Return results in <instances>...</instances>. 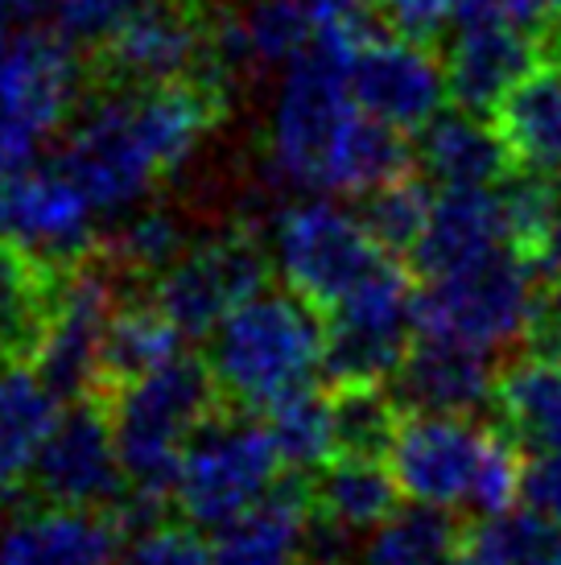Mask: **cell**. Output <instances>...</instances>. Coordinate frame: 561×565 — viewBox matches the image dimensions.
<instances>
[{"mask_svg": "<svg viewBox=\"0 0 561 565\" xmlns=\"http://www.w3.org/2000/svg\"><path fill=\"white\" fill-rule=\"evenodd\" d=\"M413 153L421 173L437 186H499L516 170V158L491 116L454 108L437 111L417 132Z\"/></svg>", "mask_w": 561, "mask_h": 565, "instance_id": "7402d4cb", "label": "cell"}, {"mask_svg": "<svg viewBox=\"0 0 561 565\" xmlns=\"http://www.w3.org/2000/svg\"><path fill=\"white\" fill-rule=\"evenodd\" d=\"M351 99L359 111H368L401 132H421L434 120L446 99V71L430 42L405 38V33H363L351 50L347 66Z\"/></svg>", "mask_w": 561, "mask_h": 565, "instance_id": "2e32d148", "label": "cell"}, {"mask_svg": "<svg viewBox=\"0 0 561 565\" xmlns=\"http://www.w3.org/2000/svg\"><path fill=\"white\" fill-rule=\"evenodd\" d=\"M401 495L405 491L396 475L380 458L335 455L310 475V516L339 529L343 536L380 529L401 508Z\"/></svg>", "mask_w": 561, "mask_h": 565, "instance_id": "603a6c76", "label": "cell"}, {"mask_svg": "<svg viewBox=\"0 0 561 565\" xmlns=\"http://www.w3.org/2000/svg\"><path fill=\"white\" fill-rule=\"evenodd\" d=\"M273 252L252 232H223L187 248L154 285L149 298L187 339H207L240 301L273 285Z\"/></svg>", "mask_w": 561, "mask_h": 565, "instance_id": "7c38bea8", "label": "cell"}, {"mask_svg": "<svg viewBox=\"0 0 561 565\" xmlns=\"http://www.w3.org/2000/svg\"><path fill=\"white\" fill-rule=\"evenodd\" d=\"M99 252L125 285H154L187 252V236L170 211L149 206L116 223V232L99 239Z\"/></svg>", "mask_w": 561, "mask_h": 565, "instance_id": "1f68e13d", "label": "cell"}, {"mask_svg": "<svg viewBox=\"0 0 561 565\" xmlns=\"http://www.w3.org/2000/svg\"><path fill=\"white\" fill-rule=\"evenodd\" d=\"M491 120L504 132L516 166L561 173V66H537L508 92Z\"/></svg>", "mask_w": 561, "mask_h": 565, "instance_id": "484cf974", "label": "cell"}, {"mask_svg": "<svg viewBox=\"0 0 561 565\" xmlns=\"http://www.w3.org/2000/svg\"><path fill=\"white\" fill-rule=\"evenodd\" d=\"M327 318L301 294L261 289L240 301L232 315L211 330L207 363L223 401L235 408L261 413L268 401L289 393L297 384H310L322 367Z\"/></svg>", "mask_w": 561, "mask_h": 565, "instance_id": "7a4b0ae2", "label": "cell"}, {"mask_svg": "<svg viewBox=\"0 0 561 565\" xmlns=\"http://www.w3.org/2000/svg\"><path fill=\"white\" fill-rule=\"evenodd\" d=\"M496 388L499 372L491 351L446 334H417L392 376V396L405 413L475 417L496 401Z\"/></svg>", "mask_w": 561, "mask_h": 565, "instance_id": "ac0fdd59", "label": "cell"}, {"mask_svg": "<svg viewBox=\"0 0 561 565\" xmlns=\"http://www.w3.org/2000/svg\"><path fill=\"white\" fill-rule=\"evenodd\" d=\"M232 83L215 66V4L211 0H157L125 30L95 46L92 83L161 87V83Z\"/></svg>", "mask_w": 561, "mask_h": 565, "instance_id": "ba28073f", "label": "cell"}, {"mask_svg": "<svg viewBox=\"0 0 561 565\" xmlns=\"http://www.w3.org/2000/svg\"><path fill=\"white\" fill-rule=\"evenodd\" d=\"M327 318L322 376L339 384H389L417 339V289L405 265L389 260L363 285L339 298Z\"/></svg>", "mask_w": 561, "mask_h": 565, "instance_id": "52a82bcc", "label": "cell"}, {"mask_svg": "<svg viewBox=\"0 0 561 565\" xmlns=\"http://www.w3.org/2000/svg\"><path fill=\"white\" fill-rule=\"evenodd\" d=\"M182 330L173 327V318L157 306L154 298L145 301H120L104 330V347H99V380H95V396H112L137 384L157 367L182 355Z\"/></svg>", "mask_w": 561, "mask_h": 565, "instance_id": "cb8c5ba5", "label": "cell"}, {"mask_svg": "<svg viewBox=\"0 0 561 565\" xmlns=\"http://www.w3.org/2000/svg\"><path fill=\"white\" fill-rule=\"evenodd\" d=\"M265 425L285 471L314 475L335 458V408H330V393H322L314 380L268 401Z\"/></svg>", "mask_w": 561, "mask_h": 565, "instance_id": "f546056e", "label": "cell"}, {"mask_svg": "<svg viewBox=\"0 0 561 565\" xmlns=\"http://www.w3.org/2000/svg\"><path fill=\"white\" fill-rule=\"evenodd\" d=\"M463 550L484 565H561V524L529 508L499 512L467 529Z\"/></svg>", "mask_w": 561, "mask_h": 565, "instance_id": "d6a6232c", "label": "cell"}, {"mask_svg": "<svg viewBox=\"0 0 561 565\" xmlns=\"http://www.w3.org/2000/svg\"><path fill=\"white\" fill-rule=\"evenodd\" d=\"M496 408L512 438L529 450H561V363L525 360L499 372Z\"/></svg>", "mask_w": 561, "mask_h": 565, "instance_id": "83f0119b", "label": "cell"}, {"mask_svg": "<svg viewBox=\"0 0 561 565\" xmlns=\"http://www.w3.org/2000/svg\"><path fill=\"white\" fill-rule=\"evenodd\" d=\"M0 244L50 268H71L99 248L95 206L63 166L0 178Z\"/></svg>", "mask_w": 561, "mask_h": 565, "instance_id": "5bb4252c", "label": "cell"}, {"mask_svg": "<svg viewBox=\"0 0 561 565\" xmlns=\"http://www.w3.org/2000/svg\"><path fill=\"white\" fill-rule=\"evenodd\" d=\"M301 565H335V562H301Z\"/></svg>", "mask_w": 561, "mask_h": 565, "instance_id": "f6af8a7d", "label": "cell"}, {"mask_svg": "<svg viewBox=\"0 0 561 565\" xmlns=\"http://www.w3.org/2000/svg\"><path fill=\"white\" fill-rule=\"evenodd\" d=\"M546 63L541 58V33L512 25V21H487V17H458L442 54L446 95L458 108L496 116L516 83H525Z\"/></svg>", "mask_w": 561, "mask_h": 565, "instance_id": "e0dca14e", "label": "cell"}, {"mask_svg": "<svg viewBox=\"0 0 561 565\" xmlns=\"http://www.w3.org/2000/svg\"><path fill=\"white\" fill-rule=\"evenodd\" d=\"M413 145L409 132L375 120L368 111H356L351 125L343 128V137L335 145V158L327 170V190L339 194H372L384 182H396L413 173Z\"/></svg>", "mask_w": 561, "mask_h": 565, "instance_id": "4316f807", "label": "cell"}, {"mask_svg": "<svg viewBox=\"0 0 561 565\" xmlns=\"http://www.w3.org/2000/svg\"><path fill=\"white\" fill-rule=\"evenodd\" d=\"M157 0H50L54 25L78 42V46H99L116 30H125L137 13H145Z\"/></svg>", "mask_w": 561, "mask_h": 565, "instance_id": "d590c367", "label": "cell"}, {"mask_svg": "<svg viewBox=\"0 0 561 565\" xmlns=\"http://www.w3.org/2000/svg\"><path fill=\"white\" fill-rule=\"evenodd\" d=\"M310 529V475L285 471L248 512L219 524L211 565H301Z\"/></svg>", "mask_w": 561, "mask_h": 565, "instance_id": "d6986e66", "label": "cell"}, {"mask_svg": "<svg viewBox=\"0 0 561 565\" xmlns=\"http://www.w3.org/2000/svg\"><path fill=\"white\" fill-rule=\"evenodd\" d=\"M458 565H484V562H475V557H470V553L463 550V557H458Z\"/></svg>", "mask_w": 561, "mask_h": 565, "instance_id": "ee69618b", "label": "cell"}, {"mask_svg": "<svg viewBox=\"0 0 561 565\" xmlns=\"http://www.w3.org/2000/svg\"><path fill=\"white\" fill-rule=\"evenodd\" d=\"M104 401L128 483L161 495H173L190 438L227 405L211 376V363L194 355H178Z\"/></svg>", "mask_w": 561, "mask_h": 565, "instance_id": "277c9868", "label": "cell"}, {"mask_svg": "<svg viewBox=\"0 0 561 565\" xmlns=\"http://www.w3.org/2000/svg\"><path fill=\"white\" fill-rule=\"evenodd\" d=\"M520 343H525V355L561 363V277L558 281L541 277V285L532 289Z\"/></svg>", "mask_w": 561, "mask_h": 565, "instance_id": "8d00e7d4", "label": "cell"}, {"mask_svg": "<svg viewBox=\"0 0 561 565\" xmlns=\"http://www.w3.org/2000/svg\"><path fill=\"white\" fill-rule=\"evenodd\" d=\"M4 17H17V4H13V0H0V21H4Z\"/></svg>", "mask_w": 561, "mask_h": 565, "instance_id": "7bdbcfd3", "label": "cell"}, {"mask_svg": "<svg viewBox=\"0 0 561 565\" xmlns=\"http://www.w3.org/2000/svg\"><path fill=\"white\" fill-rule=\"evenodd\" d=\"M363 33H372V25L318 21L310 46L294 63H285V79L268 125V161L294 186L327 190L335 145L359 111L351 99L347 66Z\"/></svg>", "mask_w": 561, "mask_h": 565, "instance_id": "3957f363", "label": "cell"}, {"mask_svg": "<svg viewBox=\"0 0 561 565\" xmlns=\"http://www.w3.org/2000/svg\"><path fill=\"white\" fill-rule=\"evenodd\" d=\"M467 529L451 516V508L409 503L372 529V541L363 545V565H458Z\"/></svg>", "mask_w": 561, "mask_h": 565, "instance_id": "f1b7e54d", "label": "cell"}, {"mask_svg": "<svg viewBox=\"0 0 561 565\" xmlns=\"http://www.w3.org/2000/svg\"><path fill=\"white\" fill-rule=\"evenodd\" d=\"M285 475L273 434L252 408L223 405L211 422L190 438L178 479L173 508L194 529H219L261 503Z\"/></svg>", "mask_w": 561, "mask_h": 565, "instance_id": "8992f818", "label": "cell"}, {"mask_svg": "<svg viewBox=\"0 0 561 565\" xmlns=\"http://www.w3.org/2000/svg\"><path fill=\"white\" fill-rule=\"evenodd\" d=\"M227 116V92L215 83L116 87L92 83L66 120L59 153L95 211H128L157 178L182 170Z\"/></svg>", "mask_w": 561, "mask_h": 565, "instance_id": "6da1fadb", "label": "cell"}, {"mask_svg": "<svg viewBox=\"0 0 561 565\" xmlns=\"http://www.w3.org/2000/svg\"><path fill=\"white\" fill-rule=\"evenodd\" d=\"M120 524L108 508L30 503L0 536V565H108Z\"/></svg>", "mask_w": 561, "mask_h": 565, "instance_id": "ffe728a7", "label": "cell"}, {"mask_svg": "<svg viewBox=\"0 0 561 565\" xmlns=\"http://www.w3.org/2000/svg\"><path fill=\"white\" fill-rule=\"evenodd\" d=\"M318 21H343V25H372V17L384 9V0H310Z\"/></svg>", "mask_w": 561, "mask_h": 565, "instance_id": "60d3db41", "label": "cell"}, {"mask_svg": "<svg viewBox=\"0 0 561 565\" xmlns=\"http://www.w3.org/2000/svg\"><path fill=\"white\" fill-rule=\"evenodd\" d=\"M458 4L463 0H384V13H389V25L396 33L417 38V42H434L446 25H454Z\"/></svg>", "mask_w": 561, "mask_h": 565, "instance_id": "f35d334b", "label": "cell"}, {"mask_svg": "<svg viewBox=\"0 0 561 565\" xmlns=\"http://www.w3.org/2000/svg\"><path fill=\"white\" fill-rule=\"evenodd\" d=\"M87 75L78 42L59 25L0 33V178L38 166L50 132L75 116Z\"/></svg>", "mask_w": 561, "mask_h": 565, "instance_id": "5b68a950", "label": "cell"}, {"mask_svg": "<svg viewBox=\"0 0 561 565\" xmlns=\"http://www.w3.org/2000/svg\"><path fill=\"white\" fill-rule=\"evenodd\" d=\"M108 565H211V545H207L194 524H157L145 533H133L112 553Z\"/></svg>", "mask_w": 561, "mask_h": 565, "instance_id": "e575fe53", "label": "cell"}, {"mask_svg": "<svg viewBox=\"0 0 561 565\" xmlns=\"http://www.w3.org/2000/svg\"><path fill=\"white\" fill-rule=\"evenodd\" d=\"M491 429L475 417L405 413L389 455L401 491L413 503H430V508H470L487 446H491Z\"/></svg>", "mask_w": 561, "mask_h": 565, "instance_id": "9a60e30c", "label": "cell"}, {"mask_svg": "<svg viewBox=\"0 0 561 565\" xmlns=\"http://www.w3.org/2000/svg\"><path fill=\"white\" fill-rule=\"evenodd\" d=\"M508 248L504 211L491 186H442L434 199V215L425 223V236L409 252L413 277L430 281L442 273L484 260L491 252Z\"/></svg>", "mask_w": 561, "mask_h": 565, "instance_id": "44dd1931", "label": "cell"}, {"mask_svg": "<svg viewBox=\"0 0 561 565\" xmlns=\"http://www.w3.org/2000/svg\"><path fill=\"white\" fill-rule=\"evenodd\" d=\"M120 277L95 248L78 265L63 268L54 306H50L42 343L33 351V372L46 380V388L59 401H83L95 396L99 380V347L116 306H120Z\"/></svg>", "mask_w": 561, "mask_h": 565, "instance_id": "8fae6325", "label": "cell"}, {"mask_svg": "<svg viewBox=\"0 0 561 565\" xmlns=\"http://www.w3.org/2000/svg\"><path fill=\"white\" fill-rule=\"evenodd\" d=\"M125 487L128 475L116 450L108 401L83 396L66 401V408L54 417L17 495L54 508H112L125 495Z\"/></svg>", "mask_w": 561, "mask_h": 565, "instance_id": "4fadbf2b", "label": "cell"}, {"mask_svg": "<svg viewBox=\"0 0 561 565\" xmlns=\"http://www.w3.org/2000/svg\"><path fill=\"white\" fill-rule=\"evenodd\" d=\"M330 408H335V455L389 462L405 408L392 393H384V384H339L330 388Z\"/></svg>", "mask_w": 561, "mask_h": 565, "instance_id": "4dcf8cb0", "label": "cell"}, {"mask_svg": "<svg viewBox=\"0 0 561 565\" xmlns=\"http://www.w3.org/2000/svg\"><path fill=\"white\" fill-rule=\"evenodd\" d=\"M532 273L512 248L430 277L417 289V334H446L475 347H508L525 334Z\"/></svg>", "mask_w": 561, "mask_h": 565, "instance_id": "30bf717a", "label": "cell"}, {"mask_svg": "<svg viewBox=\"0 0 561 565\" xmlns=\"http://www.w3.org/2000/svg\"><path fill=\"white\" fill-rule=\"evenodd\" d=\"M389 260L392 256L375 244L356 211L327 199L294 203L289 211H280L273 227L277 277L318 310H330Z\"/></svg>", "mask_w": 561, "mask_h": 565, "instance_id": "9c48e42d", "label": "cell"}, {"mask_svg": "<svg viewBox=\"0 0 561 565\" xmlns=\"http://www.w3.org/2000/svg\"><path fill=\"white\" fill-rule=\"evenodd\" d=\"M17 4V17H33V13H42L50 0H13Z\"/></svg>", "mask_w": 561, "mask_h": 565, "instance_id": "b9f144b4", "label": "cell"}, {"mask_svg": "<svg viewBox=\"0 0 561 565\" xmlns=\"http://www.w3.org/2000/svg\"><path fill=\"white\" fill-rule=\"evenodd\" d=\"M558 13L561 0H463L454 21L458 17H487V21H512V25L541 33Z\"/></svg>", "mask_w": 561, "mask_h": 565, "instance_id": "ab89813d", "label": "cell"}, {"mask_svg": "<svg viewBox=\"0 0 561 565\" xmlns=\"http://www.w3.org/2000/svg\"><path fill=\"white\" fill-rule=\"evenodd\" d=\"M434 199L437 194L430 186V178L405 173V178L384 182L372 194H363L359 220L389 256H409L417 248V239L425 236V223L434 215Z\"/></svg>", "mask_w": 561, "mask_h": 565, "instance_id": "836d02e7", "label": "cell"}, {"mask_svg": "<svg viewBox=\"0 0 561 565\" xmlns=\"http://www.w3.org/2000/svg\"><path fill=\"white\" fill-rule=\"evenodd\" d=\"M59 405L63 401L50 393L30 363L0 367V495H17L25 487Z\"/></svg>", "mask_w": 561, "mask_h": 565, "instance_id": "d4e9b609", "label": "cell"}, {"mask_svg": "<svg viewBox=\"0 0 561 565\" xmlns=\"http://www.w3.org/2000/svg\"><path fill=\"white\" fill-rule=\"evenodd\" d=\"M520 508L561 524V450H529L520 475Z\"/></svg>", "mask_w": 561, "mask_h": 565, "instance_id": "74e56055", "label": "cell"}]
</instances>
